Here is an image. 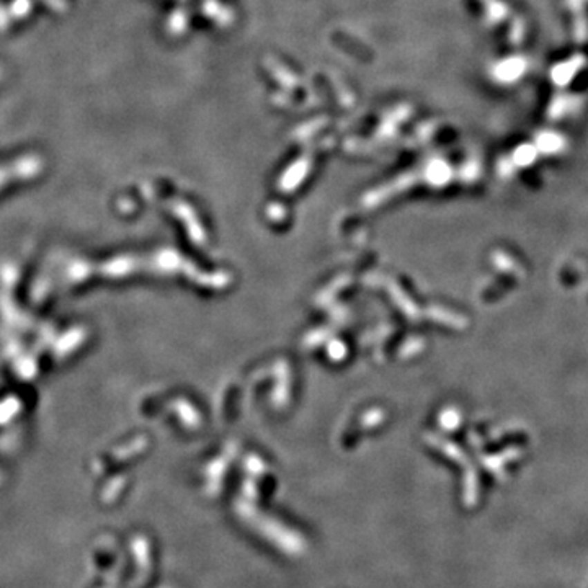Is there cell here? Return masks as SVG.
Here are the masks:
<instances>
[{"label": "cell", "instance_id": "cell-1", "mask_svg": "<svg viewBox=\"0 0 588 588\" xmlns=\"http://www.w3.org/2000/svg\"><path fill=\"white\" fill-rule=\"evenodd\" d=\"M528 69V62L522 56H510L506 59L497 62L492 67V79L498 84H515L523 77Z\"/></svg>", "mask_w": 588, "mask_h": 588}, {"label": "cell", "instance_id": "cell-5", "mask_svg": "<svg viewBox=\"0 0 588 588\" xmlns=\"http://www.w3.org/2000/svg\"><path fill=\"white\" fill-rule=\"evenodd\" d=\"M268 69L272 70V74L275 75V79L280 82L283 87H296L298 85V79H296V75L291 73L290 69H286V67H283L280 62H272L270 66H268Z\"/></svg>", "mask_w": 588, "mask_h": 588}, {"label": "cell", "instance_id": "cell-6", "mask_svg": "<svg viewBox=\"0 0 588 588\" xmlns=\"http://www.w3.org/2000/svg\"><path fill=\"white\" fill-rule=\"evenodd\" d=\"M506 12H509V7H506L502 0H491V2L487 0L486 17L491 23H498V21L504 20L506 17Z\"/></svg>", "mask_w": 588, "mask_h": 588}, {"label": "cell", "instance_id": "cell-2", "mask_svg": "<svg viewBox=\"0 0 588 588\" xmlns=\"http://www.w3.org/2000/svg\"><path fill=\"white\" fill-rule=\"evenodd\" d=\"M585 64L587 59L583 55H576L569 57V59H565L564 62H559V64H556L551 70L552 84L559 88L567 87L573 80V77L585 67Z\"/></svg>", "mask_w": 588, "mask_h": 588}, {"label": "cell", "instance_id": "cell-3", "mask_svg": "<svg viewBox=\"0 0 588 588\" xmlns=\"http://www.w3.org/2000/svg\"><path fill=\"white\" fill-rule=\"evenodd\" d=\"M203 12L206 17L218 21L219 25H227L232 21V13L229 8H226L222 3L216 2V0H206L203 3Z\"/></svg>", "mask_w": 588, "mask_h": 588}, {"label": "cell", "instance_id": "cell-7", "mask_svg": "<svg viewBox=\"0 0 588 588\" xmlns=\"http://www.w3.org/2000/svg\"><path fill=\"white\" fill-rule=\"evenodd\" d=\"M188 25V12L182 10V8H178V10H175L172 15H170L169 19V30L172 31V33L178 35L183 33Z\"/></svg>", "mask_w": 588, "mask_h": 588}, {"label": "cell", "instance_id": "cell-4", "mask_svg": "<svg viewBox=\"0 0 588 588\" xmlns=\"http://www.w3.org/2000/svg\"><path fill=\"white\" fill-rule=\"evenodd\" d=\"M573 105H577V97L567 95V93H559V95L552 98L547 113L552 116V120H558L559 116H562L567 113L569 110H572Z\"/></svg>", "mask_w": 588, "mask_h": 588}, {"label": "cell", "instance_id": "cell-8", "mask_svg": "<svg viewBox=\"0 0 588 588\" xmlns=\"http://www.w3.org/2000/svg\"><path fill=\"white\" fill-rule=\"evenodd\" d=\"M538 142H540L541 149L556 151L562 144V137L556 133H542L540 134V137H538Z\"/></svg>", "mask_w": 588, "mask_h": 588}, {"label": "cell", "instance_id": "cell-9", "mask_svg": "<svg viewBox=\"0 0 588 588\" xmlns=\"http://www.w3.org/2000/svg\"><path fill=\"white\" fill-rule=\"evenodd\" d=\"M585 2H587V0H567V2H565V6L569 7L570 12H577L578 8H580Z\"/></svg>", "mask_w": 588, "mask_h": 588}]
</instances>
